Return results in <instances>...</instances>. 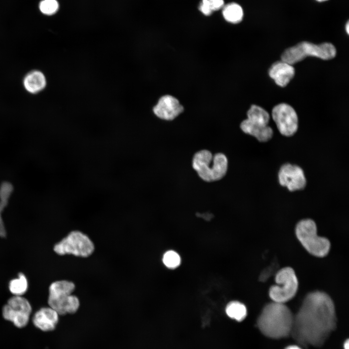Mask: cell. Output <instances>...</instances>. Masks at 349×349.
Returning <instances> with one entry per match:
<instances>
[{
  "label": "cell",
  "mask_w": 349,
  "mask_h": 349,
  "mask_svg": "<svg viewBox=\"0 0 349 349\" xmlns=\"http://www.w3.org/2000/svg\"><path fill=\"white\" fill-rule=\"evenodd\" d=\"M295 232L301 245L311 254L323 257L328 254L330 242L327 238L317 235L316 224L312 220L300 221L296 226Z\"/></svg>",
  "instance_id": "5b68a950"
},
{
  "label": "cell",
  "mask_w": 349,
  "mask_h": 349,
  "mask_svg": "<svg viewBox=\"0 0 349 349\" xmlns=\"http://www.w3.org/2000/svg\"><path fill=\"white\" fill-rule=\"evenodd\" d=\"M272 119L281 134L291 136L297 131L298 119L294 109L289 105L281 103L272 110Z\"/></svg>",
  "instance_id": "8fae6325"
},
{
  "label": "cell",
  "mask_w": 349,
  "mask_h": 349,
  "mask_svg": "<svg viewBox=\"0 0 349 349\" xmlns=\"http://www.w3.org/2000/svg\"><path fill=\"white\" fill-rule=\"evenodd\" d=\"M12 185L9 182H3L0 187V237L5 238L6 231L2 219L1 213L8 203V199L13 191Z\"/></svg>",
  "instance_id": "e0dca14e"
},
{
  "label": "cell",
  "mask_w": 349,
  "mask_h": 349,
  "mask_svg": "<svg viewBox=\"0 0 349 349\" xmlns=\"http://www.w3.org/2000/svg\"><path fill=\"white\" fill-rule=\"evenodd\" d=\"M222 13L225 20L233 24L240 22L243 16L241 7L234 2L230 3L224 6L222 8Z\"/></svg>",
  "instance_id": "ac0fdd59"
},
{
  "label": "cell",
  "mask_w": 349,
  "mask_h": 349,
  "mask_svg": "<svg viewBox=\"0 0 349 349\" xmlns=\"http://www.w3.org/2000/svg\"><path fill=\"white\" fill-rule=\"evenodd\" d=\"M276 285L271 286L269 296L273 301L285 303L295 295L298 288V281L294 270L285 267L275 274Z\"/></svg>",
  "instance_id": "9c48e42d"
},
{
  "label": "cell",
  "mask_w": 349,
  "mask_h": 349,
  "mask_svg": "<svg viewBox=\"0 0 349 349\" xmlns=\"http://www.w3.org/2000/svg\"><path fill=\"white\" fill-rule=\"evenodd\" d=\"M269 74L277 85L283 87L286 86L294 77L295 69L292 65L281 60L271 66Z\"/></svg>",
  "instance_id": "9a60e30c"
},
{
  "label": "cell",
  "mask_w": 349,
  "mask_h": 349,
  "mask_svg": "<svg viewBox=\"0 0 349 349\" xmlns=\"http://www.w3.org/2000/svg\"><path fill=\"white\" fill-rule=\"evenodd\" d=\"M192 164L200 177L206 182L222 179L225 175L228 168V160L224 154L219 153L213 156L207 150L196 153Z\"/></svg>",
  "instance_id": "3957f363"
},
{
  "label": "cell",
  "mask_w": 349,
  "mask_h": 349,
  "mask_svg": "<svg viewBox=\"0 0 349 349\" xmlns=\"http://www.w3.org/2000/svg\"><path fill=\"white\" fill-rule=\"evenodd\" d=\"M276 263H274L264 269L260 275V281H266L276 270Z\"/></svg>",
  "instance_id": "603a6c76"
},
{
  "label": "cell",
  "mask_w": 349,
  "mask_h": 349,
  "mask_svg": "<svg viewBox=\"0 0 349 349\" xmlns=\"http://www.w3.org/2000/svg\"><path fill=\"white\" fill-rule=\"evenodd\" d=\"M184 109L177 98L171 95H165L159 98L153 111L159 119L171 121L181 114Z\"/></svg>",
  "instance_id": "4fadbf2b"
},
{
  "label": "cell",
  "mask_w": 349,
  "mask_h": 349,
  "mask_svg": "<svg viewBox=\"0 0 349 349\" xmlns=\"http://www.w3.org/2000/svg\"><path fill=\"white\" fill-rule=\"evenodd\" d=\"M75 284L67 280H59L52 283L48 288V303L59 315L73 314L79 307L78 298L72 294Z\"/></svg>",
  "instance_id": "277c9868"
},
{
  "label": "cell",
  "mask_w": 349,
  "mask_h": 349,
  "mask_svg": "<svg viewBox=\"0 0 349 349\" xmlns=\"http://www.w3.org/2000/svg\"><path fill=\"white\" fill-rule=\"evenodd\" d=\"M344 349H349V341L348 339L344 344Z\"/></svg>",
  "instance_id": "4316f807"
},
{
  "label": "cell",
  "mask_w": 349,
  "mask_h": 349,
  "mask_svg": "<svg viewBox=\"0 0 349 349\" xmlns=\"http://www.w3.org/2000/svg\"><path fill=\"white\" fill-rule=\"evenodd\" d=\"M293 320V315L284 303L272 301L263 308L257 325L265 336L280 339L291 334Z\"/></svg>",
  "instance_id": "7a4b0ae2"
},
{
  "label": "cell",
  "mask_w": 349,
  "mask_h": 349,
  "mask_svg": "<svg viewBox=\"0 0 349 349\" xmlns=\"http://www.w3.org/2000/svg\"><path fill=\"white\" fill-rule=\"evenodd\" d=\"M199 10L205 16H210L213 12L211 6L208 0H202L199 6Z\"/></svg>",
  "instance_id": "cb8c5ba5"
},
{
  "label": "cell",
  "mask_w": 349,
  "mask_h": 349,
  "mask_svg": "<svg viewBox=\"0 0 349 349\" xmlns=\"http://www.w3.org/2000/svg\"><path fill=\"white\" fill-rule=\"evenodd\" d=\"M317 0L318 1H325V0Z\"/></svg>",
  "instance_id": "f1b7e54d"
},
{
  "label": "cell",
  "mask_w": 349,
  "mask_h": 349,
  "mask_svg": "<svg viewBox=\"0 0 349 349\" xmlns=\"http://www.w3.org/2000/svg\"><path fill=\"white\" fill-rule=\"evenodd\" d=\"M29 283L26 276L22 272L17 277L11 279L8 284V289L13 296H23L27 291Z\"/></svg>",
  "instance_id": "d6986e66"
},
{
  "label": "cell",
  "mask_w": 349,
  "mask_h": 349,
  "mask_svg": "<svg viewBox=\"0 0 349 349\" xmlns=\"http://www.w3.org/2000/svg\"><path fill=\"white\" fill-rule=\"evenodd\" d=\"M59 315L50 307H43L33 315L32 321L33 325L44 332L55 329L59 321Z\"/></svg>",
  "instance_id": "5bb4252c"
},
{
  "label": "cell",
  "mask_w": 349,
  "mask_h": 349,
  "mask_svg": "<svg viewBox=\"0 0 349 349\" xmlns=\"http://www.w3.org/2000/svg\"><path fill=\"white\" fill-rule=\"evenodd\" d=\"M225 312L229 317L238 321L244 319L247 314L245 305L238 301L229 302L225 308Z\"/></svg>",
  "instance_id": "ffe728a7"
},
{
  "label": "cell",
  "mask_w": 349,
  "mask_h": 349,
  "mask_svg": "<svg viewBox=\"0 0 349 349\" xmlns=\"http://www.w3.org/2000/svg\"><path fill=\"white\" fill-rule=\"evenodd\" d=\"M280 184L286 187L290 191L303 189L306 180L302 169L298 165L290 163L283 165L278 173Z\"/></svg>",
  "instance_id": "7c38bea8"
},
{
  "label": "cell",
  "mask_w": 349,
  "mask_h": 349,
  "mask_svg": "<svg viewBox=\"0 0 349 349\" xmlns=\"http://www.w3.org/2000/svg\"><path fill=\"white\" fill-rule=\"evenodd\" d=\"M286 349H302L301 348H300L299 346H296V345H291L288 346L286 348Z\"/></svg>",
  "instance_id": "484cf974"
},
{
  "label": "cell",
  "mask_w": 349,
  "mask_h": 349,
  "mask_svg": "<svg viewBox=\"0 0 349 349\" xmlns=\"http://www.w3.org/2000/svg\"><path fill=\"white\" fill-rule=\"evenodd\" d=\"M349 22H347V23L346 25V30L347 32L348 33V34H349Z\"/></svg>",
  "instance_id": "83f0119b"
},
{
  "label": "cell",
  "mask_w": 349,
  "mask_h": 349,
  "mask_svg": "<svg viewBox=\"0 0 349 349\" xmlns=\"http://www.w3.org/2000/svg\"><path fill=\"white\" fill-rule=\"evenodd\" d=\"M41 12L47 15L54 14L59 9V3L56 0H43L39 4Z\"/></svg>",
  "instance_id": "7402d4cb"
},
{
  "label": "cell",
  "mask_w": 349,
  "mask_h": 349,
  "mask_svg": "<svg viewBox=\"0 0 349 349\" xmlns=\"http://www.w3.org/2000/svg\"><path fill=\"white\" fill-rule=\"evenodd\" d=\"M162 261L166 267L172 269L179 266L181 262V258L177 253L173 250H169L163 254Z\"/></svg>",
  "instance_id": "44dd1931"
},
{
  "label": "cell",
  "mask_w": 349,
  "mask_h": 349,
  "mask_svg": "<svg viewBox=\"0 0 349 349\" xmlns=\"http://www.w3.org/2000/svg\"><path fill=\"white\" fill-rule=\"evenodd\" d=\"M32 311L30 301L23 296H13L2 309V315L6 320L18 328L25 327L28 323Z\"/></svg>",
  "instance_id": "30bf717a"
},
{
  "label": "cell",
  "mask_w": 349,
  "mask_h": 349,
  "mask_svg": "<svg viewBox=\"0 0 349 349\" xmlns=\"http://www.w3.org/2000/svg\"><path fill=\"white\" fill-rule=\"evenodd\" d=\"M336 326L334 305L330 297L321 291L308 294L294 316L291 334L300 345L321 346Z\"/></svg>",
  "instance_id": "6da1fadb"
},
{
  "label": "cell",
  "mask_w": 349,
  "mask_h": 349,
  "mask_svg": "<svg viewBox=\"0 0 349 349\" xmlns=\"http://www.w3.org/2000/svg\"><path fill=\"white\" fill-rule=\"evenodd\" d=\"M247 118L240 124V128L244 133L256 138L260 142H266L272 137L273 130L268 126L269 113L264 109L253 105L247 111Z\"/></svg>",
  "instance_id": "52a82bcc"
},
{
  "label": "cell",
  "mask_w": 349,
  "mask_h": 349,
  "mask_svg": "<svg viewBox=\"0 0 349 349\" xmlns=\"http://www.w3.org/2000/svg\"><path fill=\"white\" fill-rule=\"evenodd\" d=\"M213 11L219 10L224 6L223 0H208Z\"/></svg>",
  "instance_id": "d4e9b609"
},
{
  "label": "cell",
  "mask_w": 349,
  "mask_h": 349,
  "mask_svg": "<svg viewBox=\"0 0 349 349\" xmlns=\"http://www.w3.org/2000/svg\"><path fill=\"white\" fill-rule=\"evenodd\" d=\"M24 87L31 93L35 94L46 86V80L44 74L39 71L33 70L28 73L23 80Z\"/></svg>",
  "instance_id": "2e32d148"
},
{
  "label": "cell",
  "mask_w": 349,
  "mask_h": 349,
  "mask_svg": "<svg viewBox=\"0 0 349 349\" xmlns=\"http://www.w3.org/2000/svg\"><path fill=\"white\" fill-rule=\"evenodd\" d=\"M95 249L94 243L89 238L79 231H73L57 243L53 247L58 255L73 254L76 256L87 257L92 254Z\"/></svg>",
  "instance_id": "ba28073f"
},
{
  "label": "cell",
  "mask_w": 349,
  "mask_h": 349,
  "mask_svg": "<svg viewBox=\"0 0 349 349\" xmlns=\"http://www.w3.org/2000/svg\"><path fill=\"white\" fill-rule=\"evenodd\" d=\"M336 54L335 48L331 43L316 45L308 42H302L286 49L281 56V60L293 65L308 56L328 60L333 58Z\"/></svg>",
  "instance_id": "8992f818"
}]
</instances>
